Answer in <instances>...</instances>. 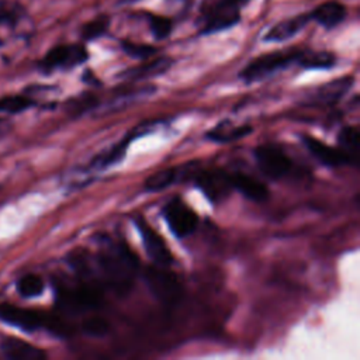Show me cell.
<instances>
[{"label":"cell","instance_id":"obj_14","mask_svg":"<svg viewBox=\"0 0 360 360\" xmlns=\"http://www.w3.org/2000/svg\"><path fill=\"white\" fill-rule=\"evenodd\" d=\"M309 20L315 21L318 25L323 27L325 30L330 31L333 28H336L338 25H340L346 17H347V8L345 4L330 0V1H325L319 6H316L315 8H312L311 11H308Z\"/></svg>","mask_w":360,"mask_h":360},{"label":"cell","instance_id":"obj_6","mask_svg":"<svg viewBox=\"0 0 360 360\" xmlns=\"http://www.w3.org/2000/svg\"><path fill=\"white\" fill-rule=\"evenodd\" d=\"M56 295L59 309L68 314L93 311L100 304V294L90 281H80L76 285H60L56 290Z\"/></svg>","mask_w":360,"mask_h":360},{"label":"cell","instance_id":"obj_27","mask_svg":"<svg viewBox=\"0 0 360 360\" xmlns=\"http://www.w3.org/2000/svg\"><path fill=\"white\" fill-rule=\"evenodd\" d=\"M143 18L148 22L149 31L155 39L162 41V39H166L167 37H170V34L173 31V20L172 18L159 15V14H153V13H143Z\"/></svg>","mask_w":360,"mask_h":360},{"label":"cell","instance_id":"obj_21","mask_svg":"<svg viewBox=\"0 0 360 360\" xmlns=\"http://www.w3.org/2000/svg\"><path fill=\"white\" fill-rule=\"evenodd\" d=\"M252 132V128L249 125H239L233 127L231 122H219L215 128L207 132V138L210 141L218 142V143H225V142H232L236 139H240L246 136L248 134Z\"/></svg>","mask_w":360,"mask_h":360},{"label":"cell","instance_id":"obj_26","mask_svg":"<svg viewBox=\"0 0 360 360\" xmlns=\"http://www.w3.org/2000/svg\"><path fill=\"white\" fill-rule=\"evenodd\" d=\"M45 281L37 273H27L17 280V291L24 298H34L44 292Z\"/></svg>","mask_w":360,"mask_h":360},{"label":"cell","instance_id":"obj_25","mask_svg":"<svg viewBox=\"0 0 360 360\" xmlns=\"http://www.w3.org/2000/svg\"><path fill=\"white\" fill-rule=\"evenodd\" d=\"M35 104L37 101L28 94H6L0 97V112L20 114Z\"/></svg>","mask_w":360,"mask_h":360},{"label":"cell","instance_id":"obj_20","mask_svg":"<svg viewBox=\"0 0 360 360\" xmlns=\"http://www.w3.org/2000/svg\"><path fill=\"white\" fill-rule=\"evenodd\" d=\"M297 65L304 69H330L336 65V56L329 51L301 49Z\"/></svg>","mask_w":360,"mask_h":360},{"label":"cell","instance_id":"obj_23","mask_svg":"<svg viewBox=\"0 0 360 360\" xmlns=\"http://www.w3.org/2000/svg\"><path fill=\"white\" fill-rule=\"evenodd\" d=\"M359 129L356 127H345L340 129L338 135V143L339 149L350 159L352 165L357 163L359 156Z\"/></svg>","mask_w":360,"mask_h":360},{"label":"cell","instance_id":"obj_29","mask_svg":"<svg viewBox=\"0 0 360 360\" xmlns=\"http://www.w3.org/2000/svg\"><path fill=\"white\" fill-rule=\"evenodd\" d=\"M82 330L91 338H101L108 333L110 323L101 316H89L82 322Z\"/></svg>","mask_w":360,"mask_h":360},{"label":"cell","instance_id":"obj_7","mask_svg":"<svg viewBox=\"0 0 360 360\" xmlns=\"http://www.w3.org/2000/svg\"><path fill=\"white\" fill-rule=\"evenodd\" d=\"M89 59V52L83 44H59L52 46L41 60L38 70L52 73L55 70H70Z\"/></svg>","mask_w":360,"mask_h":360},{"label":"cell","instance_id":"obj_10","mask_svg":"<svg viewBox=\"0 0 360 360\" xmlns=\"http://www.w3.org/2000/svg\"><path fill=\"white\" fill-rule=\"evenodd\" d=\"M255 160L260 172L271 179L278 180L291 170L290 158L274 145H260L255 149Z\"/></svg>","mask_w":360,"mask_h":360},{"label":"cell","instance_id":"obj_5","mask_svg":"<svg viewBox=\"0 0 360 360\" xmlns=\"http://www.w3.org/2000/svg\"><path fill=\"white\" fill-rule=\"evenodd\" d=\"M301 53V49H287V51H274L263 53L252 59L240 72L239 77L246 83H253L267 76L274 75L278 70L288 68L292 63H297V59Z\"/></svg>","mask_w":360,"mask_h":360},{"label":"cell","instance_id":"obj_12","mask_svg":"<svg viewBox=\"0 0 360 360\" xmlns=\"http://www.w3.org/2000/svg\"><path fill=\"white\" fill-rule=\"evenodd\" d=\"M302 142L305 148L309 150V153L323 166L339 167L343 165H352L350 159L339 148H333L309 135H304Z\"/></svg>","mask_w":360,"mask_h":360},{"label":"cell","instance_id":"obj_13","mask_svg":"<svg viewBox=\"0 0 360 360\" xmlns=\"http://www.w3.org/2000/svg\"><path fill=\"white\" fill-rule=\"evenodd\" d=\"M353 84L352 76H343L339 79H333L328 83L319 86L307 100V104L311 105H332L335 104Z\"/></svg>","mask_w":360,"mask_h":360},{"label":"cell","instance_id":"obj_8","mask_svg":"<svg viewBox=\"0 0 360 360\" xmlns=\"http://www.w3.org/2000/svg\"><path fill=\"white\" fill-rule=\"evenodd\" d=\"M163 218L177 238H187L198 225L197 214L180 198L170 200L162 210Z\"/></svg>","mask_w":360,"mask_h":360},{"label":"cell","instance_id":"obj_11","mask_svg":"<svg viewBox=\"0 0 360 360\" xmlns=\"http://www.w3.org/2000/svg\"><path fill=\"white\" fill-rule=\"evenodd\" d=\"M134 222L141 235L145 252L152 259V262L155 264L169 267L173 263V256H172V252L169 250L165 239L141 217L135 218Z\"/></svg>","mask_w":360,"mask_h":360},{"label":"cell","instance_id":"obj_32","mask_svg":"<svg viewBox=\"0 0 360 360\" xmlns=\"http://www.w3.org/2000/svg\"><path fill=\"white\" fill-rule=\"evenodd\" d=\"M135 1H139V0H118L117 3L118 4H131V3H135Z\"/></svg>","mask_w":360,"mask_h":360},{"label":"cell","instance_id":"obj_9","mask_svg":"<svg viewBox=\"0 0 360 360\" xmlns=\"http://www.w3.org/2000/svg\"><path fill=\"white\" fill-rule=\"evenodd\" d=\"M191 180L211 202L224 201L233 190L229 173L224 170L195 169L191 176Z\"/></svg>","mask_w":360,"mask_h":360},{"label":"cell","instance_id":"obj_3","mask_svg":"<svg viewBox=\"0 0 360 360\" xmlns=\"http://www.w3.org/2000/svg\"><path fill=\"white\" fill-rule=\"evenodd\" d=\"M0 321L25 332H35L45 328L60 336L69 333V326L58 316H51L35 309L21 308L11 304H0Z\"/></svg>","mask_w":360,"mask_h":360},{"label":"cell","instance_id":"obj_4","mask_svg":"<svg viewBox=\"0 0 360 360\" xmlns=\"http://www.w3.org/2000/svg\"><path fill=\"white\" fill-rule=\"evenodd\" d=\"M142 276L150 294L163 305H176L181 300L183 285L180 278L167 266H148Z\"/></svg>","mask_w":360,"mask_h":360},{"label":"cell","instance_id":"obj_18","mask_svg":"<svg viewBox=\"0 0 360 360\" xmlns=\"http://www.w3.org/2000/svg\"><path fill=\"white\" fill-rule=\"evenodd\" d=\"M173 65V59L169 56H159L156 59H150L138 66H132L120 73L121 77L128 80H143L153 76L163 75Z\"/></svg>","mask_w":360,"mask_h":360},{"label":"cell","instance_id":"obj_30","mask_svg":"<svg viewBox=\"0 0 360 360\" xmlns=\"http://www.w3.org/2000/svg\"><path fill=\"white\" fill-rule=\"evenodd\" d=\"M96 97L91 94H86L82 96L79 98H75L69 103V111L72 114H82L83 111H86L87 108H91L93 105H96Z\"/></svg>","mask_w":360,"mask_h":360},{"label":"cell","instance_id":"obj_22","mask_svg":"<svg viewBox=\"0 0 360 360\" xmlns=\"http://www.w3.org/2000/svg\"><path fill=\"white\" fill-rule=\"evenodd\" d=\"M179 179H181L180 167H166V169L158 170L153 174H150L149 177H146L143 187L149 193H156V191H162L166 187L172 186Z\"/></svg>","mask_w":360,"mask_h":360},{"label":"cell","instance_id":"obj_1","mask_svg":"<svg viewBox=\"0 0 360 360\" xmlns=\"http://www.w3.org/2000/svg\"><path fill=\"white\" fill-rule=\"evenodd\" d=\"M97 266L104 283L118 295H125L134 285L139 262L125 242L107 239L100 245Z\"/></svg>","mask_w":360,"mask_h":360},{"label":"cell","instance_id":"obj_15","mask_svg":"<svg viewBox=\"0 0 360 360\" xmlns=\"http://www.w3.org/2000/svg\"><path fill=\"white\" fill-rule=\"evenodd\" d=\"M311 22L308 13H302L294 17L284 18L278 22H276L273 27L267 30V32L263 37V41L266 42H283L292 37H295L304 27Z\"/></svg>","mask_w":360,"mask_h":360},{"label":"cell","instance_id":"obj_2","mask_svg":"<svg viewBox=\"0 0 360 360\" xmlns=\"http://www.w3.org/2000/svg\"><path fill=\"white\" fill-rule=\"evenodd\" d=\"M250 0H202L195 25L198 34L211 35L229 30L240 22L242 8Z\"/></svg>","mask_w":360,"mask_h":360},{"label":"cell","instance_id":"obj_16","mask_svg":"<svg viewBox=\"0 0 360 360\" xmlns=\"http://www.w3.org/2000/svg\"><path fill=\"white\" fill-rule=\"evenodd\" d=\"M0 352L4 357L13 360H42L46 357V353L34 346L30 342L17 338H4L0 342Z\"/></svg>","mask_w":360,"mask_h":360},{"label":"cell","instance_id":"obj_28","mask_svg":"<svg viewBox=\"0 0 360 360\" xmlns=\"http://www.w3.org/2000/svg\"><path fill=\"white\" fill-rule=\"evenodd\" d=\"M120 46H121L122 52H125L128 56L135 58V59H149L150 56H153L158 52V49L153 45L138 44V42H132L128 39H121Z\"/></svg>","mask_w":360,"mask_h":360},{"label":"cell","instance_id":"obj_31","mask_svg":"<svg viewBox=\"0 0 360 360\" xmlns=\"http://www.w3.org/2000/svg\"><path fill=\"white\" fill-rule=\"evenodd\" d=\"M10 131H11V121L4 117H0V139L4 138Z\"/></svg>","mask_w":360,"mask_h":360},{"label":"cell","instance_id":"obj_17","mask_svg":"<svg viewBox=\"0 0 360 360\" xmlns=\"http://www.w3.org/2000/svg\"><path fill=\"white\" fill-rule=\"evenodd\" d=\"M229 179L232 183L233 190H238L240 194H243L246 198L255 201V202H263L269 198V188L264 183L259 181L257 179L236 172L229 173Z\"/></svg>","mask_w":360,"mask_h":360},{"label":"cell","instance_id":"obj_19","mask_svg":"<svg viewBox=\"0 0 360 360\" xmlns=\"http://www.w3.org/2000/svg\"><path fill=\"white\" fill-rule=\"evenodd\" d=\"M139 134H143V132L141 131V127L135 128V129H134L132 132H129L122 141H120L118 143H115V145H114L112 148H110L108 150H105V152L97 155V156L91 160L90 166H91V167H97V169H105V167H108V166H111V165L118 163V162L124 158L125 150H127L128 145L131 143V141H132L136 135H139Z\"/></svg>","mask_w":360,"mask_h":360},{"label":"cell","instance_id":"obj_24","mask_svg":"<svg viewBox=\"0 0 360 360\" xmlns=\"http://www.w3.org/2000/svg\"><path fill=\"white\" fill-rule=\"evenodd\" d=\"M110 24L111 18L108 14H98L93 20H89L80 27V38L83 41H96L97 38L107 34Z\"/></svg>","mask_w":360,"mask_h":360}]
</instances>
